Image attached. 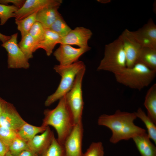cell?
Returning <instances> with one entry per match:
<instances>
[{"mask_svg":"<svg viewBox=\"0 0 156 156\" xmlns=\"http://www.w3.org/2000/svg\"><path fill=\"white\" fill-rule=\"evenodd\" d=\"M133 139L142 156H156V148L146 132L137 135Z\"/></svg>","mask_w":156,"mask_h":156,"instance_id":"cell-17","label":"cell"},{"mask_svg":"<svg viewBox=\"0 0 156 156\" xmlns=\"http://www.w3.org/2000/svg\"><path fill=\"white\" fill-rule=\"evenodd\" d=\"M60 5H51L39 10L36 14V21L40 23L45 29H49L60 14L58 10Z\"/></svg>","mask_w":156,"mask_h":156,"instance_id":"cell-16","label":"cell"},{"mask_svg":"<svg viewBox=\"0 0 156 156\" xmlns=\"http://www.w3.org/2000/svg\"><path fill=\"white\" fill-rule=\"evenodd\" d=\"M156 74V71L138 62L132 67H127L114 75L118 83L130 88L140 90L149 85Z\"/></svg>","mask_w":156,"mask_h":156,"instance_id":"cell-3","label":"cell"},{"mask_svg":"<svg viewBox=\"0 0 156 156\" xmlns=\"http://www.w3.org/2000/svg\"><path fill=\"white\" fill-rule=\"evenodd\" d=\"M138 62L141 63L151 69L156 71V50L143 47L139 56Z\"/></svg>","mask_w":156,"mask_h":156,"instance_id":"cell-21","label":"cell"},{"mask_svg":"<svg viewBox=\"0 0 156 156\" xmlns=\"http://www.w3.org/2000/svg\"><path fill=\"white\" fill-rule=\"evenodd\" d=\"M86 67L78 73L73 85L65 95L66 104L73 118L75 124L82 121L84 103L82 84Z\"/></svg>","mask_w":156,"mask_h":156,"instance_id":"cell-6","label":"cell"},{"mask_svg":"<svg viewBox=\"0 0 156 156\" xmlns=\"http://www.w3.org/2000/svg\"></svg>","mask_w":156,"mask_h":156,"instance_id":"cell-38","label":"cell"},{"mask_svg":"<svg viewBox=\"0 0 156 156\" xmlns=\"http://www.w3.org/2000/svg\"><path fill=\"white\" fill-rule=\"evenodd\" d=\"M126 67L125 53L119 36L112 42L105 45L104 57L97 70L106 71L114 75Z\"/></svg>","mask_w":156,"mask_h":156,"instance_id":"cell-4","label":"cell"},{"mask_svg":"<svg viewBox=\"0 0 156 156\" xmlns=\"http://www.w3.org/2000/svg\"><path fill=\"white\" fill-rule=\"evenodd\" d=\"M144 105L147 115L156 124V84H154L148 89L146 95Z\"/></svg>","mask_w":156,"mask_h":156,"instance_id":"cell-19","label":"cell"},{"mask_svg":"<svg viewBox=\"0 0 156 156\" xmlns=\"http://www.w3.org/2000/svg\"><path fill=\"white\" fill-rule=\"evenodd\" d=\"M7 102L0 97V114L3 109Z\"/></svg>","mask_w":156,"mask_h":156,"instance_id":"cell-36","label":"cell"},{"mask_svg":"<svg viewBox=\"0 0 156 156\" xmlns=\"http://www.w3.org/2000/svg\"><path fill=\"white\" fill-rule=\"evenodd\" d=\"M90 49L89 46L75 48L70 45L60 44L54 52L53 55L60 65H68L78 61L80 56Z\"/></svg>","mask_w":156,"mask_h":156,"instance_id":"cell-10","label":"cell"},{"mask_svg":"<svg viewBox=\"0 0 156 156\" xmlns=\"http://www.w3.org/2000/svg\"><path fill=\"white\" fill-rule=\"evenodd\" d=\"M8 151V146L0 140V156H5Z\"/></svg>","mask_w":156,"mask_h":156,"instance_id":"cell-33","label":"cell"},{"mask_svg":"<svg viewBox=\"0 0 156 156\" xmlns=\"http://www.w3.org/2000/svg\"><path fill=\"white\" fill-rule=\"evenodd\" d=\"M49 29L57 33L61 38L66 36L72 30L60 14Z\"/></svg>","mask_w":156,"mask_h":156,"instance_id":"cell-25","label":"cell"},{"mask_svg":"<svg viewBox=\"0 0 156 156\" xmlns=\"http://www.w3.org/2000/svg\"><path fill=\"white\" fill-rule=\"evenodd\" d=\"M29 149L27 144L19 137L14 139L9 146V151L14 156H17L23 151Z\"/></svg>","mask_w":156,"mask_h":156,"instance_id":"cell-29","label":"cell"},{"mask_svg":"<svg viewBox=\"0 0 156 156\" xmlns=\"http://www.w3.org/2000/svg\"><path fill=\"white\" fill-rule=\"evenodd\" d=\"M92 34V31L88 29L83 27H77L61 38L60 44L76 45L79 47H88V41Z\"/></svg>","mask_w":156,"mask_h":156,"instance_id":"cell-11","label":"cell"},{"mask_svg":"<svg viewBox=\"0 0 156 156\" xmlns=\"http://www.w3.org/2000/svg\"><path fill=\"white\" fill-rule=\"evenodd\" d=\"M133 32L143 47L156 50V26L152 19Z\"/></svg>","mask_w":156,"mask_h":156,"instance_id":"cell-14","label":"cell"},{"mask_svg":"<svg viewBox=\"0 0 156 156\" xmlns=\"http://www.w3.org/2000/svg\"><path fill=\"white\" fill-rule=\"evenodd\" d=\"M85 67L81 61H78L68 65H55L54 69L60 75L61 80L55 92L48 96L45 101V106L50 105L65 95L71 88L78 73Z\"/></svg>","mask_w":156,"mask_h":156,"instance_id":"cell-5","label":"cell"},{"mask_svg":"<svg viewBox=\"0 0 156 156\" xmlns=\"http://www.w3.org/2000/svg\"><path fill=\"white\" fill-rule=\"evenodd\" d=\"M18 137L17 131L0 126V140L8 147L12 141Z\"/></svg>","mask_w":156,"mask_h":156,"instance_id":"cell-28","label":"cell"},{"mask_svg":"<svg viewBox=\"0 0 156 156\" xmlns=\"http://www.w3.org/2000/svg\"><path fill=\"white\" fill-rule=\"evenodd\" d=\"M17 156H40L29 149L24 150Z\"/></svg>","mask_w":156,"mask_h":156,"instance_id":"cell-34","label":"cell"},{"mask_svg":"<svg viewBox=\"0 0 156 156\" xmlns=\"http://www.w3.org/2000/svg\"><path fill=\"white\" fill-rule=\"evenodd\" d=\"M45 32V29L39 22L36 21L30 29L29 34L38 44L43 39Z\"/></svg>","mask_w":156,"mask_h":156,"instance_id":"cell-30","label":"cell"},{"mask_svg":"<svg viewBox=\"0 0 156 156\" xmlns=\"http://www.w3.org/2000/svg\"><path fill=\"white\" fill-rule=\"evenodd\" d=\"M61 0H26L15 13V20L23 19L41 9L49 6L60 4Z\"/></svg>","mask_w":156,"mask_h":156,"instance_id":"cell-12","label":"cell"},{"mask_svg":"<svg viewBox=\"0 0 156 156\" xmlns=\"http://www.w3.org/2000/svg\"><path fill=\"white\" fill-rule=\"evenodd\" d=\"M37 12L21 20H15L17 28L21 32V38L29 33L31 27L36 21Z\"/></svg>","mask_w":156,"mask_h":156,"instance_id":"cell-24","label":"cell"},{"mask_svg":"<svg viewBox=\"0 0 156 156\" xmlns=\"http://www.w3.org/2000/svg\"><path fill=\"white\" fill-rule=\"evenodd\" d=\"M18 34L11 36L10 39L1 46L8 53V66L10 68H28L29 66L28 60L19 47L17 43Z\"/></svg>","mask_w":156,"mask_h":156,"instance_id":"cell-7","label":"cell"},{"mask_svg":"<svg viewBox=\"0 0 156 156\" xmlns=\"http://www.w3.org/2000/svg\"><path fill=\"white\" fill-rule=\"evenodd\" d=\"M120 36L125 53L127 67L131 68L137 63L139 56L143 47L133 31L125 29Z\"/></svg>","mask_w":156,"mask_h":156,"instance_id":"cell-8","label":"cell"},{"mask_svg":"<svg viewBox=\"0 0 156 156\" xmlns=\"http://www.w3.org/2000/svg\"><path fill=\"white\" fill-rule=\"evenodd\" d=\"M18 9V8L13 5L0 4V25H4L10 18L15 17V13Z\"/></svg>","mask_w":156,"mask_h":156,"instance_id":"cell-27","label":"cell"},{"mask_svg":"<svg viewBox=\"0 0 156 156\" xmlns=\"http://www.w3.org/2000/svg\"><path fill=\"white\" fill-rule=\"evenodd\" d=\"M5 156H14L12 154H11L9 151L6 154Z\"/></svg>","mask_w":156,"mask_h":156,"instance_id":"cell-37","label":"cell"},{"mask_svg":"<svg viewBox=\"0 0 156 156\" xmlns=\"http://www.w3.org/2000/svg\"><path fill=\"white\" fill-rule=\"evenodd\" d=\"M104 148L100 142H93L83 156H104Z\"/></svg>","mask_w":156,"mask_h":156,"instance_id":"cell-31","label":"cell"},{"mask_svg":"<svg viewBox=\"0 0 156 156\" xmlns=\"http://www.w3.org/2000/svg\"><path fill=\"white\" fill-rule=\"evenodd\" d=\"M59 100L55 108L44 111L42 125L46 127L50 125L54 127L57 134L58 142L63 145L75 124L66 104L65 95Z\"/></svg>","mask_w":156,"mask_h":156,"instance_id":"cell-2","label":"cell"},{"mask_svg":"<svg viewBox=\"0 0 156 156\" xmlns=\"http://www.w3.org/2000/svg\"><path fill=\"white\" fill-rule=\"evenodd\" d=\"M137 118L134 112H122L118 109L112 115H101L98 119V124L111 130L112 135L109 141L116 144L122 140H127L146 132L145 129L134 124L133 122Z\"/></svg>","mask_w":156,"mask_h":156,"instance_id":"cell-1","label":"cell"},{"mask_svg":"<svg viewBox=\"0 0 156 156\" xmlns=\"http://www.w3.org/2000/svg\"><path fill=\"white\" fill-rule=\"evenodd\" d=\"M25 1L24 0H0V4L8 5L9 3H12L19 9L22 6Z\"/></svg>","mask_w":156,"mask_h":156,"instance_id":"cell-32","label":"cell"},{"mask_svg":"<svg viewBox=\"0 0 156 156\" xmlns=\"http://www.w3.org/2000/svg\"><path fill=\"white\" fill-rule=\"evenodd\" d=\"M47 127L42 125L40 126H35L26 122L17 131V133L19 138L27 142L37 134L43 132Z\"/></svg>","mask_w":156,"mask_h":156,"instance_id":"cell-20","label":"cell"},{"mask_svg":"<svg viewBox=\"0 0 156 156\" xmlns=\"http://www.w3.org/2000/svg\"><path fill=\"white\" fill-rule=\"evenodd\" d=\"M83 132L82 121L74 125L63 144L66 156H83Z\"/></svg>","mask_w":156,"mask_h":156,"instance_id":"cell-9","label":"cell"},{"mask_svg":"<svg viewBox=\"0 0 156 156\" xmlns=\"http://www.w3.org/2000/svg\"><path fill=\"white\" fill-rule=\"evenodd\" d=\"M18 44L28 60L33 57V53L36 51L35 49L37 44L29 33L22 38Z\"/></svg>","mask_w":156,"mask_h":156,"instance_id":"cell-22","label":"cell"},{"mask_svg":"<svg viewBox=\"0 0 156 156\" xmlns=\"http://www.w3.org/2000/svg\"><path fill=\"white\" fill-rule=\"evenodd\" d=\"M61 38L57 33L49 29H45L44 38L37 45L36 51L40 48L43 49L47 55L50 56L56 45L60 44Z\"/></svg>","mask_w":156,"mask_h":156,"instance_id":"cell-18","label":"cell"},{"mask_svg":"<svg viewBox=\"0 0 156 156\" xmlns=\"http://www.w3.org/2000/svg\"><path fill=\"white\" fill-rule=\"evenodd\" d=\"M54 136L49 126L42 133L35 135L27 142L29 148L40 156L47 148Z\"/></svg>","mask_w":156,"mask_h":156,"instance_id":"cell-15","label":"cell"},{"mask_svg":"<svg viewBox=\"0 0 156 156\" xmlns=\"http://www.w3.org/2000/svg\"><path fill=\"white\" fill-rule=\"evenodd\" d=\"M11 36H8L3 35L0 33V40L2 43L8 40L10 38Z\"/></svg>","mask_w":156,"mask_h":156,"instance_id":"cell-35","label":"cell"},{"mask_svg":"<svg viewBox=\"0 0 156 156\" xmlns=\"http://www.w3.org/2000/svg\"><path fill=\"white\" fill-rule=\"evenodd\" d=\"M137 118H140L144 123L147 130V134L150 139L156 144V127L152 120L140 108L134 112Z\"/></svg>","mask_w":156,"mask_h":156,"instance_id":"cell-23","label":"cell"},{"mask_svg":"<svg viewBox=\"0 0 156 156\" xmlns=\"http://www.w3.org/2000/svg\"><path fill=\"white\" fill-rule=\"evenodd\" d=\"M0 126L17 131L25 122L13 105L7 102L0 113Z\"/></svg>","mask_w":156,"mask_h":156,"instance_id":"cell-13","label":"cell"},{"mask_svg":"<svg viewBox=\"0 0 156 156\" xmlns=\"http://www.w3.org/2000/svg\"><path fill=\"white\" fill-rule=\"evenodd\" d=\"M40 156H66V154L63 145L54 136L49 146Z\"/></svg>","mask_w":156,"mask_h":156,"instance_id":"cell-26","label":"cell"}]
</instances>
